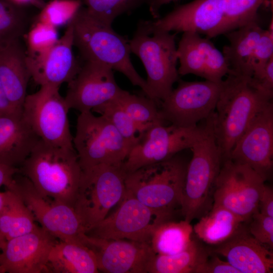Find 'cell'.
<instances>
[{
  "instance_id": "6da1fadb",
  "label": "cell",
  "mask_w": 273,
  "mask_h": 273,
  "mask_svg": "<svg viewBox=\"0 0 273 273\" xmlns=\"http://www.w3.org/2000/svg\"><path fill=\"white\" fill-rule=\"evenodd\" d=\"M221 82L213 115V129L222 162L273 93L257 86L251 77L229 74Z\"/></svg>"
},
{
  "instance_id": "7a4b0ae2",
  "label": "cell",
  "mask_w": 273,
  "mask_h": 273,
  "mask_svg": "<svg viewBox=\"0 0 273 273\" xmlns=\"http://www.w3.org/2000/svg\"><path fill=\"white\" fill-rule=\"evenodd\" d=\"M70 23L73 27V46L78 49L83 61L103 64L122 73L151 98L146 80L139 74L130 60L129 40L116 32L112 25L95 17L82 6Z\"/></svg>"
},
{
  "instance_id": "3957f363",
  "label": "cell",
  "mask_w": 273,
  "mask_h": 273,
  "mask_svg": "<svg viewBox=\"0 0 273 273\" xmlns=\"http://www.w3.org/2000/svg\"><path fill=\"white\" fill-rule=\"evenodd\" d=\"M19 169L42 196L73 207L82 174L74 149L40 139Z\"/></svg>"
},
{
  "instance_id": "277c9868",
  "label": "cell",
  "mask_w": 273,
  "mask_h": 273,
  "mask_svg": "<svg viewBox=\"0 0 273 273\" xmlns=\"http://www.w3.org/2000/svg\"><path fill=\"white\" fill-rule=\"evenodd\" d=\"M129 44L146 69L151 98L162 101L179 78L175 34L156 29L152 21L141 20Z\"/></svg>"
},
{
  "instance_id": "5b68a950",
  "label": "cell",
  "mask_w": 273,
  "mask_h": 273,
  "mask_svg": "<svg viewBox=\"0 0 273 273\" xmlns=\"http://www.w3.org/2000/svg\"><path fill=\"white\" fill-rule=\"evenodd\" d=\"M187 165L177 155L126 173V191L147 206L172 214L181 207Z\"/></svg>"
},
{
  "instance_id": "8992f818",
  "label": "cell",
  "mask_w": 273,
  "mask_h": 273,
  "mask_svg": "<svg viewBox=\"0 0 273 273\" xmlns=\"http://www.w3.org/2000/svg\"><path fill=\"white\" fill-rule=\"evenodd\" d=\"M214 112L200 126L190 149L192 157L187 165L180 207L184 219L190 222L206 205L222 163L214 132Z\"/></svg>"
},
{
  "instance_id": "52a82bcc",
  "label": "cell",
  "mask_w": 273,
  "mask_h": 273,
  "mask_svg": "<svg viewBox=\"0 0 273 273\" xmlns=\"http://www.w3.org/2000/svg\"><path fill=\"white\" fill-rule=\"evenodd\" d=\"M126 172L121 164H102L82 171L73 208L86 233L122 199Z\"/></svg>"
},
{
  "instance_id": "ba28073f",
  "label": "cell",
  "mask_w": 273,
  "mask_h": 273,
  "mask_svg": "<svg viewBox=\"0 0 273 273\" xmlns=\"http://www.w3.org/2000/svg\"><path fill=\"white\" fill-rule=\"evenodd\" d=\"M73 145L82 171L102 164H122L133 145L104 117L80 113Z\"/></svg>"
},
{
  "instance_id": "9c48e42d",
  "label": "cell",
  "mask_w": 273,
  "mask_h": 273,
  "mask_svg": "<svg viewBox=\"0 0 273 273\" xmlns=\"http://www.w3.org/2000/svg\"><path fill=\"white\" fill-rule=\"evenodd\" d=\"M59 86L43 85L27 95L22 115L44 142L56 147L74 149L68 119L69 108L59 93Z\"/></svg>"
},
{
  "instance_id": "30bf717a",
  "label": "cell",
  "mask_w": 273,
  "mask_h": 273,
  "mask_svg": "<svg viewBox=\"0 0 273 273\" xmlns=\"http://www.w3.org/2000/svg\"><path fill=\"white\" fill-rule=\"evenodd\" d=\"M265 180L250 167L228 159L222 163L214 183L213 206L231 211L245 221L258 211Z\"/></svg>"
},
{
  "instance_id": "8fae6325",
  "label": "cell",
  "mask_w": 273,
  "mask_h": 273,
  "mask_svg": "<svg viewBox=\"0 0 273 273\" xmlns=\"http://www.w3.org/2000/svg\"><path fill=\"white\" fill-rule=\"evenodd\" d=\"M172 214L143 204L125 191L119 207L86 234L106 240L124 239L149 244L152 235Z\"/></svg>"
},
{
  "instance_id": "7c38bea8",
  "label": "cell",
  "mask_w": 273,
  "mask_h": 273,
  "mask_svg": "<svg viewBox=\"0 0 273 273\" xmlns=\"http://www.w3.org/2000/svg\"><path fill=\"white\" fill-rule=\"evenodd\" d=\"M9 188L20 195L42 229L60 241L83 244L86 232L72 206L42 196L23 174Z\"/></svg>"
},
{
  "instance_id": "4fadbf2b",
  "label": "cell",
  "mask_w": 273,
  "mask_h": 273,
  "mask_svg": "<svg viewBox=\"0 0 273 273\" xmlns=\"http://www.w3.org/2000/svg\"><path fill=\"white\" fill-rule=\"evenodd\" d=\"M178 81L177 86L161 102V117L178 126H197L214 112L222 81Z\"/></svg>"
},
{
  "instance_id": "5bb4252c",
  "label": "cell",
  "mask_w": 273,
  "mask_h": 273,
  "mask_svg": "<svg viewBox=\"0 0 273 273\" xmlns=\"http://www.w3.org/2000/svg\"><path fill=\"white\" fill-rule=\"evenodd\" d=\"M165 124H154L139 135L122 163L126 173L167 160L184 150L191 149L200 130L198 125L184 127Z\"/></svg>"
},
{
  "instance_id": "9a60e30c",
  "label": "cell",
  "mask_w": 273,
  "mask_h": 273,
  "mask_svg": "<svg viewBox=\"0 0 273 273\" xmlns=\"http://www.w3.org/2000/svg\"><path fill=\"white\" fill-rule=\"evenodd\" d=\"M68 84L65 101L69 109L80 113L92 111L115 99L124 90L116 82L112 68L94 61H84Z\"/></svg>"
},
{
  "instance_id": "2e32d148",
  "label": "cell",
  "mask_w": 273,
  "mask_h": 273,
  "mask_svg": "<svg viewBox=\"0 0 273 273\" xmlns=\"http://www.w3.org/2000/svg\"><path fill=\"white\" fill-rule=\"evenodd\" d=\"M273 103L256 114L235 144L229 159L250 167L265 180L273 166Z\"/></svg>"
},
{
  "instance_id": "e0dca14e",
  "label": "cell",
  "mask_w": 273,
  "mask_h": 273,
  "mask_svg": "<svg viewBox=\"0 0 273 273\" xmlns=\"http://www.w3.org/2000/svg\"><path fill=\"white\" fill-rule=\"evenodd\" d=\"M152 24L160 30L192 32L204 34L207 38L228 32L222 0H194L152 21Z\"/></svg>"
},
{
  "instance_id": "ac0fdd59",
  "label": "cell",
  "mask_w": 273,
  "mask_h": 273,
  "mask_svg": "<svg viewBox=\"0 0 273 273\" xmlns=\"http://www.w3.org/2000/svg\"><path fill=\"white\" fill-rule=\"evenodd\" d=\"M82 243L95 254L99 271L146 273L155 255L149 244L128 240H106L85 234Z\"/></svg>"
},
{
  "instance_id": "d6986e66",
  "label": "cell",
  "mask_w": 273,
  "mask_h": 273,
  "mask_svg": "<svg viewBox=\"0 0 273 273\" xmlns=\"http://www.w3.org/2000/svg\"><path fill=\"white\" fill-rule=\"evenodd\" d=\"M58 241L41 227L7 240L0 253V273H48L49 255Z\"/></svg>"
},
{
  "instance_id": "ffe728a7",
  "label": "cell",
  "mask_w": 273,
  "mask_h": 273,
  "mask_svg": "<svg viewBox=\"0 0 273 273\" xmlns=\"http://www.w3.org/2000/svg\"><path fill=\"white\" fill-rule=\"evenodd\" d=\"M73 27L69 22L63 35L51 48L37 55H27L31 78L40 86L60 87L70 82L81 65L73 54Z\"/></svg>"
},
{
  "instance_id": "44dd1931",
  "label": "cell",
  "mask_w": 273,
  "mask_h": 273,
  "mask_svg": "<svg viewBox=\"0 0 273 273\" xmlns=\"http://www.w3.org/2000/svg\"><path fill=\"white\" fill-rule=\"evenodd\" d=\"M211 252L223 256L240 273H271L272 250L241 227L231 238L215 246Z\"/></svg>"
},
{
  "instance_id": "7402d4cb",
  "label": "cell",
  "mask_w": 273,
  "mask_h": 273,
  "mask_svg": "<svg viewBox=\"0 0 273 273\" xmlns=\"http://www.w3.org/2000/svg\"><path fill=\"white\" fill-rule=\"evenodd\" d=\"M39 140L22 112L0 116V164L19 168Z\"/></svg>"
},
{
  "instance_id": "603a6c76",
  "label": "cell",
  "mask_w": 273,
  "mask_h": 273,
  "mask_svg": "<svg viewBox=\"0 0 273 273\" xmlns=\"http://www.w3.org/2000/svg\"><path fill=\"white\" fill-rule=\"evenodd\" d=\"M30 78L26 51L20 40L0 49V83L10 102L18 111H22Z\"/></svg>"
},
{
  "instance_id": "cb8c5ba5",
  "label": "cell",
  "mask_w": 273,
  "mask_h": 273,
  "mask_svg": "<svg viewBox=\"0 0 273 273\" xmlns=\"http://www.w3.org/2000/svg\"><path fill=\"white\" fill-rule=\"evenodd\" d=\"M263 30L258 20L224 34L229 44L223 47L222 53L230 74L252 77L254 52Z\"/></svg>"
},
{
  "instance_id": "d4e9b609",
  "label": "cell",
  "mask_w": 273,
  "mask_h": 273,
  "mask_svg": "<svg viewBox=\"0 0 273 273\" xmlns=\"http://www.w3.org/2000/svg\"><path fill=\"white\" fill-rule=\"evenodd\" d=\"M48 273H97L93 251L82 243L58 241L52 248L47 263Z\"/></svg>"
},
{
  "instance_id": "484cf974",
  "label": "cell",
  "mask_w": 273,
  "mask_h": 273,
  "mask_svg": "<svg viewBox=\"0 0 273 273\" xmlns=\"http://www.w3.org/2000/svg\"><path fill=\"white\" fill-rule=\"evenodd\" d=\"M245 221L229 209L213 206L193 227L197 237L205 243L219 245L231 238Z\"/></svg>"
},
{
  "instance_id": "4316f807",
  "label": "cell",
  "mask_w": 273,
  "mask_h": 273,
  "mask_svg": "<svg viewBox=\"0 0 273 273\" xmlns=\"http://www.w3.org/2000/svg\"><path fill=\"white\" fill-rule=\"evenodd\" d=\"M5 193L4 205L0 210V231L6 240L37 230L32 212L20 195L11 188Z\"/></svg>"
},
{
  "instance_id": "83f0119b",
  "label": "cell",
  "mask_w": 273,
  "mask_h": 273,
  "mask_svg": "<svg viewBox=\"0 0 273 273\" xmlns=\"http://www.w3.org/2000/svg\"><path fill=\"white\" fill-rule=\"evenodd\" d=\"M193 226L185 219L160 223L153 233L149 244L155 254L172 255L187 249L192 243Z\"/></svg>"
},
{
  "instance_id": "f1b7e54d",
  "label": "cell",
  "mask_w": 273,
  "mask_h": 273,
  "mask_svg": "<svg viewBox=\"0 0 273 273\" xmlns=\"http://www.w3.org/2000/svg\"><path fill=\"white\" fill-rule=\"evenodd\" d=\"M209 252L195 240L184 250L172 255L155 254L149 267L150 273H192Z\"/></svg>"
},
{
  "instance_id": "f546056e",
  "label": "cell",
  "mask_w": 273,
  "mask_h": 273,
  "mask_svg": "<svg viewBox=\"0 0 273 273\" xmlns=\"http://www.w3.org/2000/svg\"><path fill=\"white\" fill-rule=\"evenodd\" d=\"M25 6L12 0H0V49L26 33L30 19Z\"/></svg>"
},
{
  "instance_id": "4dcf8cb0",
  "label": "cell",
  "mask_w": 273,
  "mask_h": 273,
  "mask_svg": "<svg viewBox=\"0 0 273 273\" xmlns=\"http://www.w3.org/2000/svg\"><path fill=\"white\" fill-rule=\"evenodd\" d=\"M115 101L136 122L143 125L164 123L158 102L146 96L131 94L124 90Z\"/></svg>"
},
{
  "instance_id": "1f68e13d",
  "label": "cell",
  "mask_w": 273,
  "mask_h": 273,
  "mask_svg": "<svg viewBox=\"0 0 273 273\" xmlns=\"http://www.w3.org/2000/svg\"><path fill=\"white\" fill-rule=\"evenodd\" d=\"M92 111L104 117L125 139L133 145L138 141L139 135L152 125L138 123L114 100L99 106Z\"/></svg>"
},
{
  "instance_id": "d6a6232c",
  "label": "cell",
  "mask_w": 273,
  "mask_h": 273,
  "mask_svg": "<svg viewBox=\"0 0 273 273\" xmlns=\"http://www.w3.org/2000/svg\"><path fill=\"white\" fill-rule=\"evenodd\" d=\"M197 33L184 32L177 48L179 75L193 74L205 79L203 58L196 42Z\"/></svg>"
},
{
  "instance_id": "836d02e7",
  "label": "cell",
  "mask_w": 273,
  "mask_h": 273,
  "mask_svg": "<svg viewBox=\"0 0 273 273\" xmlns=\"http://www.w3.org/2000/svg\"><path fill=\"white\" fill-rule=\"evenodd\" d=\"M88 11L95 17L112 25L119 16L129 13L150 0H81Z\"/></svg>"
},
{
  "instance_id": "e575fe53",
  "label": "cell",
  "mask_w": 273,
  "mask_h": 273,
  "mask_svg": "<svg viewBox=\"0 0 273 273\" xmlns=\"http://www.w3.org/2000/svg\"><path fill=\"white\" fill-rule=\"evenodd\" d=\"M228 32L258 21V10L265 0H222Z\"/></svg>"
},
{
  "instance_id": "d590c367",
  "label": "cell",
  "mask_w": 273,
  "mask_h": 273,
  "mask_svg": "<svg viewBox=\"0 0 273 273\" xmlns=\"http://www.w3.org/2000/svg\"><path fill=\"white\" fill-rule=\"evenodd\" d=\"M196 42L202 55L205 80L220 82L223 78L231 73L226 61L209 38H204L197 33Z\"/></svg>"
},
{
  "instance_id": "8d00e7d4",
  "label": "cell",
  "mask_w": 273,
  "mask_h": 273,
  "mask_svg": "<svg viewBox=\"0 0 273 273\" xmlns=\"http://www.w3.org/2000/svg\"><path fill=\"white\" fill-rule=\"evenodd\" d=\"M82 5L81 0H51L42 7L37 21L56 28L67 25Z\"/></svg>"
},
{
  "instance_id": "74e56055",
  "label": "cell",
  "mask_w": 273,
  "mask_h": 273,
  "mask_svg": "<svg viewBox=\"0 0 273 273\" xmlns=\"http://www.w3.org/2000/svg\"><path fill=\"white\" fill-rule=\"evenodd\" d=\"M59 39L56 27L38 21L27 34V55L41 53L55 44Z\"/></svg>"
},
{
  "instance_id": "f35d334b",
  "label": "cell",
  "mask_w": 273,
  "mask_h": 273,
  "mask_svg": "<svg viewBox=\"0 0 273 273\" xmlns=\"http://www.w3.org/2000/svg\"><path fill=\"white\" fill-rule=\"evenodd\" d=\"M248 231L260 243L271 250L273 248V217L255 212Z\"/></svg>"
},
{
  "instance_id": "ab89813d",
  "label": "cell",
  "mask_w": 273,
  "mask_h": 273,
  "mask_svg": "<svg viewBox=\"0 0 273 273\" xmlns=\"http://www.w3.org/2000/svg\"><path fill=\"white\" fill-rule=\"evenodd\" d=\"M272 34V19L268 29H264L255 48L253 57V73L262 68L273 58Z\"/></svg>"
},
{
  "instance_id": "60d3db41",
  "label": "cell",
  "mask_w": 273,
  "mask_h": 273,
  "mask_svg": "<svg viewBox=\"0 0 273 273\" xmlns=\"http://www.w3.org/2000/svg\"><path fill=\"white\" fill-rule=\"evenodd\" d=\"M212 253L210 256L209 252L205 260L197 266L195 273H240L227 261L221 260Z\"/></svg>"
},
{
  "instance_id": "b9f144b4",
  "label": "cell",
  "mask_w": 273,
  "mask_h": 273,
  "mask_svg": "<svg viewBox=\"0 0 273 273\" xmlns=\"http://www.w3.org/2000/svg\"><path fill=\"white\" fill-rule=\"evenodd\" d=\"M254 82L263 90L273 93V58L251 77Z\"/></svg>"
},
{
  "instance_id": "7bdbcfd3",
  "label": "cell",
  "mask_w": 273,
  "mask_h": 273,
  "mask_svg": "<svg viewBox=\"0 0 273 273\" xmlns=\"http://www.w3.org/2000/svg\"><path fill=\"white\" fill-rule=\"evenodd\" d=\"M258 211L263 214L273 217V190L266 185L259 197Z\"/></svg>"
},
{
  "instance_id": "ee69618b",
  "label": "cell",
  "mask_w": 273,
  "mask_h": 273,
  "mask_svg": "<svg viewBox=\"0 0 273 273\" xmlns=\"http://www.w3.org/2000/svg\"><path fill=\"white\" fill-rule=\"evenodd\" d=\"M20 172L19 168L0 164V187L8 188L13 183L15 175Z\"/></svg>"
},
{
  "instance_id": "f6af8a7d",
  "label": "cell",
  "mask_w": 273,
  "mask_h": 273,
  "mask_svg": "<svg viewBox=\"0 0 273 273\" xmlns=\"http://www.w3.org/2000/svg\"><path fill=\"white\" fill-rule=\"evenodd\" d=\"M22 112L16 110L13 107L0 83V116Z\"/></svg>"
},
{
  "instance_id": "bcb514c9",
  "label": "cell",
  "mask_w": 273,
  "mask_h": 273,
  "mask_svg": "<svg viewBox=\"0 0 273 273\" xmlns=\"http://www.w3.org/2000/svg\"><path fill=\"white\" fill-rule=\"evenodd\" d=\"M177 0H150L148 5L151 15L155 19L159 18L160 9L164 5Z\"/></svg>"
},
{
  "instance_id": "7dc6e473",
  "label": "cell",
  "mask_w": 273,
  "mask_h": 273,
  "mask_svg": "<svg viewBox=\"0 0 273 273\" xmlns=\"http://www.w3.org/2000/svg\"><path fill=\"white\" fill-rule=\"evenodd\" d=\"M12 1H13L14 2L19 4L24 5V6H26V5H28V4H32L37 5L38 6H40L43 7L44 5V4L42 3V2L40 1V0H12Z\"/></svg>"
},
{
  "instance_id": "c3c4849f",
  "label": "cell",
  "mask_w": 273,
  "mask_h": 273,
  "mask_svg": "<svg viewBox=\"0 0 273 273\" xmlns=\"http://www.w3.org/2000/svg\"><path fill=\"white\" fill-rule=\"evenodd\" d=\"M5 200V193L4 192H0V210L3 207Z\"/></svg>"
},
{
  "instance_id": "681fc988",
  "label": "cell",
  "mask_w": 273,
  "mask_h": 273,
  "mask_svg": "<svg viewBox=\"0 0 273 273\" xmlns=\"http://www.w3.org/2000/svg\"><path fill=\"white\" fill-rule=\"evenodd\" d=\"M6 242H7V240L6 239L0 238V250H2L3 248L4 247Z\"/></svg>"
},
{
  "instance_id": "f907efd6",
  "label": "cell",
  "mask_w": 273,
  "mask_h": 273,
  "mask_svg": "<svg viewBox=\"0 0 273 273\" xmlns=\"http://www.w3.org/2000/svg\"><path fill=\"white\" fill-rule=\"evenodd\" d=\"M0 238H5V239H6L5 236L2 233L1 231H0Z\"/></svg>"
}]
</instances>
